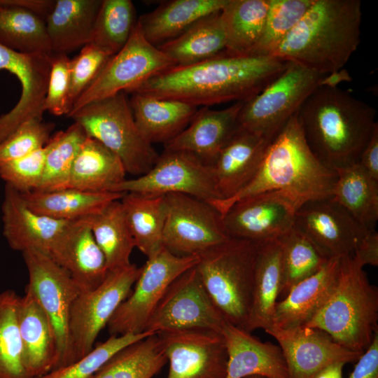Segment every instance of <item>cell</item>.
Instances as JSON below:
<instances>
[{
	"label": "cell",
	"mask_w": 378,
	"mask_h": 378,
	"mask_svg": "<svg viewBox=\"0 0 378 378\" xmlns=\"http://www.w3.org/2000/svg\"><path fill=\"white\" fill-rule=\"evenodd\" d=\"M48 145L0 164V178L20 192L34 191L41 180Z\"/></svg>",
	"instance_id": "cell-48"
},
{
	"label": "cell",
	"mask_w": 378,
	"mask_h": 378,
	"mask_svg": "<svg viewBox=\"0 0 378 378\" xmlns=\"http://www.w3.org/2000/svg\"><path fill=\"white\" fill-rule=\"evenodd\" d=\"M336 172L324 165L309 147L298 113L274 136L252 179L225 200L210 202L222 216L235 202L260 193L279 190L304 204L329 199Z\"/></svg>",
	"instance_id": "cell-2"
},
{
	"label": "cell",
	"mask_w": 378,
	"mask_h": 378,
	"mask_svg": "<svg viewBox=\"0 0 378 378\" xmlns=\"http://www.w3.org/2000/svg\"><path fill=\"white\" fill-rule=\"evenodd\" d=\"M19 298L13 290L0 293V378H31L22 360L17 318Z\"/></svg>",
	"instance_id": "cell-44"
},
{
	"label": "cell",
	"mask_w": 378,
	"mask_h": 378,
	"mask_svg": "<svg viewBox=\"0 0 378 378\" xmlns=\"http://www.w3.org/2000/svg\"><path fill=\"white\" fill-rule=\"evenodd\" d=\"M102 0H55L46 19L52 54H65L89 43Z\"/></svg>",
	"instance_id": "cell-32"
},
{
	"label": "cell",
	"mask_w": 378,
	"mask_h": 378,
	"mask_svg": "<svg viewBox=\"0 0 378 378\" xmlns=\"http://www.w3.org/2000/svg\"><path fill=\"white\" fill-rule=\"evenodd\" d=\"M358 162L372 178L378 181V126L375 127Z\"/></svg>",
	"instance_id": "cell-53"
},
{
	"label": "cell",
	"mask_w": 378,
	"mask_h": 378,
	"mask_svg": "<svg viewBox=\"0 0 378 378\" xmlns=\"http://www.w3.org/2000/svg\"><path fill=\"white\" fill-rule=\"evenodd\" d=\"M167 362L162 341L154 333L117 351L91 378H152Z\"/></svg>",
	"instance_id": "cell-40"
},
{
	"label": "cell",
	"mask_w": 378,
	"mask_h": 378,
	"mask_svg": "<svg viewBox=\"0 0 378 378\" xmlns=\"http://www.w3.org/2000/svg\"><path fill=\"white\" fill-rule=\"evenodd\" d=\"M377 321V288L352 255L341 257L334 290L306 326L321 329L342 346L363 354L378 331Z\"/></svg>",
	"instance_id": "cell-5"
},
{
	"label": "cell",
	"mask_w": 378,
	"mask_h": 378,
	"mask_svg": "<svg viewBox=\"0 0 378 378\" xmlns=\"http://www.w3.org/2000/svg\"><path fill=\"white\" fill-rule=\"evenodd\" d=\"M1 221L3 234L12 249L22 253L35 250L49 256L73 222L34 212L20 192L8 184L1 205Z\"/></svg>",
	"instance_id": "cell-21"
},
{
	"label": "cell",
	"mask_w": 378,
	"mask_h": 378,
	"mask_svg": "<svg viewBox=\"0 0 378 378\" xmlns=\"http://www.w3.org/2000/svg\"><path fill=\"white\" fill-rule=\"evenodd\" d=\"M228 0H170L143 14L137 23L145 38L158 47L204 17L220 12Z\"/></svg>",
	"instance_id": "cell-31"
},
{
	"label": "cell",
	"mask_w": 378,
	"mask_h": 378,
	"mask_svg": "<svg viewBox=\"0 0 378 378\" xmlns=\"http://www.w3.org/2000/svg\"><path fill=\"white\" fill-rule=\"evenodd\" d=\"M22 253L29 275L27 287L34 293L55 332L57 356L52 370L59 368L71 363L69 314L80 291L68 272L49 255L35 250Z\"/></svg>",
	"instance_id": "cell-13"
},
{
	"label": "cell",
	"mask_w": 378,
	"mask_h": 378,
	"mask_svg": "<svg viewBox=\"0 0 378 378\" xmlns=\"http://www.w3.org/2000/svg\"><path fill=\"white\" fill-rule=\"evenodd\" d=\"M69 66L67 55L52 54L44 108L54 115H67L71 109Z\"/></svg>",
	"instance_id": "cell-50"
},
{
	"label": "cell",
	"mask_w": 378,
	"mask_h": 378,
	"mask_svg": "<svg viewBox=\"0 0 378 378\" xmlns=\"http://www.w3.org/2000/svg\"><path fill=\"white\" fill-rule=\"evenodd\" d=\"M1 206H0V230H1Z\"/></svg>",
	"instance_id": "cell-58"
},
{
	"label": "cell",
	"mask_w": 378,
	"mask_h": 378,
	"mask_svg": "<svg viewBox=\"0 0 378 378\" xmlns=\"http://www.w3.org/2000/svg\"><path fill=\"white\" fill-rule=\"evenodd\" d=\"M272 140L237 127L211 164L218 200L231 198L248 184Z\"/></svg>",
	"instance_id": "cell-22"
},
{
	"label": "cell",
	"mask_w": 378,
	"mask_h": 378,
	"mask_svg": "<svg viewBox=\"0 0 378 378\" xmlns=\"http://www.w3.org/2000/svg\"><path fill=\"white\" fill-rule=\"evenodd\" d=\"M220 11L202 18L178 36L158 48L175 66L196 64L223 53L226 48V36Z\"/></svg>",
	"instance_id": "cell-35"
},
{
	"label": "cell",
	"mask_w": 378,
	"mask_h": 378,
	"mask_svg": "<svg viewBox=\"0 0 378 378\" xmlns=\"http://www.w3.org/2000/svg\"><path fill=\"white\" fill-rule=\"evenodd\" d=\"M345 363L342 362L330 364L320 370L312 378H344L343 368Z\"/></svg>",
	"instance_id": "cell-55"
},
{
	"label": "cell",
	"mask_w": 378,
	"mask_h": 378,
	"mask_svg": "<svg viewBox=\"0 0 378 378\" xmlns=\"http://www.w3.org/2000/svg\"><path fill=\"white\" fill-rule=\"evenodd\" d=\"M283 280L282 251L278 238L258 243L252 302L246 331L251 332L258 328L267 331L271 328Z\"/></svg>",
	"instance_id": "cell-30"
},
{
	"label": "cell",
	"mask_w": 378,
	"mask_h": 378,
	"mask_svg": "<svg viewBox=\"0 0 378 378\" xmlns=\"http://www.w3.org/2000/svg\"><path fill=\"white\" fill-rule=\"evenodd\" d=\"M17 318L27 372L31 378L45 374L57 360L56 338L49 319L27 286L19 298Z\"/></svg>",
	"instance_id": "cell-28"
},
{
	"label": "cell",
	"mask_w": 378,
	"mask_h": 378,
	"mask_svg": "<svg viewBox=\"0 0 378 378\" xmlns=\"http://www.w3.org/2000/svg\"><path fill=\"white\" fill-rule=\"evenodd\" d=\"M314 0H269L261 37L251 55H270L298 23Z\"/></svg>",
	"instance_id": "cell-45"
},
{
	"label": "cell",
	"mask_w": 378,
	"mask_h": 378,
	"mask_svg": "<svg viewBox=\"0 0 378 378\" xmlns=\"http://www.w3.org/2000/svg\"><path fill=\"white\" fill-rule=\"evenodd\" d=\"M295 226L329 259L353 255L368 230L330 198L304 204L296 212Z\"/></svg>",
	"instance_id": "cell-20"
},
{
	"label": "cell",
	"mask_w": 378,
	"mask_h": 378,
	"mask_svg": "<svg viewBox=\"0 0 378 378\" xmlns=\"http://www.w3.org/2000/svg\"><path fill=\"white\" fill-rule=\"evenodd\" d=\"M360 0H314L270 54L321 75L343 68L360 43Z\"/></svg>",
	"instance_id": "cell-4"
},
{
	"label": "cell",
	"mask_w": 378,
	"mask_h": 378,
	"mask_svg": "<svg viewBox=\"0 0 378 378\" xmlns=\"http://www.w3.org/2000/svg\"><path fill=\"white\" fill-rule=\"evenodd\" d=\"M221 334L227 352L225 378L260 375L266 378H288L279 346L262 342L251 332L225 321Z\"/></svg>",
	"instance_id": "cell-26"
},
{
	"label": "cell",
	"mask_w": 378,
	"mask_h": 378,
	"mask_svg": "<svg viewBox=\"0 0 378 378\" xmlns=\"http://www.w3.org/2000/svg\"><path fill=\"white\" fill-rule=\"evenodd\" d=\"M288 63L270 55L223 52L196 64L172 66L129 93L179 100L197 107L246 102L276 78Z\"/></svg>",
	"instance_id": "cell-1"
},
{
	"label": "cell",
	"mask_w": 378,
	"mask_h": 378,
	"mask_svg": "<svg viewBox=\"0 0 378 378\" xmlns=\"http://www.w3.org/2000/svg\"><path fill=\"white\" fill-rule=\"evenodd\" d=\"M50 257L68 272L80 292L97 288L108 272L85 218L71 223Z\"/></svg>",
	"instance_id": "cell-24"
},
{
	"label": "cell",
	"mask_w": 378,
	"mask_h": 378,
	"mask_svg": "<svg viewBox=\"0 0 378 378\" xmlns=\"http://www.w3.org/2000/svg\"><path fill=\"white\" fill-rule=\"evenodd\" d=\"M323 76L288 62L276 78L255 97L244 102L237 127L272 139L318 87Z\"/></svg>",
	"instance_id": "cell-8"
},
{
	"label": "cell",
	"mask_w": 378,
	"mask_h": 378,
	"mask_svg": "<svg viewBox=\"0 0 378 378\" xmlns=\"http://www.w3.org/2000/svg\"><path fill=\"white\" fill-rule=\"evenodd\" d=\"M68 117L115 153L126 173L139 176L150 170L158 154L139 130L124 92L91 102Z\"/></svg>",
	"instance_id": "cell-7"
},
{
	"label": "cell",
	"mask_w": 378,
	"mask_h": 378,
	"mask_svg": "<svg viewBox=\"0 0 378 378\" xmlns=\"http://www.w3.org/2000/svg\"><path fill=\"white\" fill-rule=\"evenodd\" d=\"M152 334L154 333L144 332L139 334L111 335L82 358L34 378H91L117 351Z\"/></svg>",
	"instance_id": "cell-46"
},
{
	"label": "cell",
	"mask_w": 378,
	"mask_h": 378,
	"mask_svg": "<svg viewBox=\"0 0 378 378\" xmlns=\"http://www.w3.org/2000/svg\"><path fill=\"white\" fill-rule=\"evenodd\" d=\"M352 255L362 267L378 266V233L375 229L368 230L360 239Z\"/></svg>",
	"instance_id": "cell-52"
},
{
	"label": "cell",
	"mask_w": 378,
	"mask_h": 378,
	"mask_svg": "<svg viewBox=\"0 0 378 378\" xmlns=\"http://www.w3.org/2000/svg\"><path fill=\"white\" fill-rule=\"evenodd\" d=\"M34 212L54 219L74 221L92 216L124 192H90L67 188L50 192H20Z\"/></svg>",
	"instance_id": "cell-34"
},
{
	"label": "cell",
	"mask_w": 378,
	"mask_h": 378,
	"mask_svg": "<svg viewBox=\"0 0 378 378\" xmlns=\"http://www.w3.org/2000/svg\"><path fill=\"white\" fill-rule=\"evenodd\" d=\"M282 251L284 280L281 294L318 272L330 260L296 226L278 238Z\"/></svg>",
	"instance_id": "cell-43"
},
{
	"label": "cell",
	"mask_w": 378,
	"mask_h": 378,
	"mask_svg": "<svg viewBox=\"0 0 378 378\" xmlns=\"http://www.w3.org/2000/svg\"><path fill=\"white\" fill-rule=\"evenodd\" d=\"M340 258H330L318 272L293 286L284 300L277 301L270 329L288 330L306 326L334 290Z\"/></svg>",
	"instance_id": "cell-27"
},
{
	"label": "cell",
	"mask_w": 378,
	"mask_h": 378,
	"mask_svg": "<svg viewBox=\"0 0 378 378\" xmlns=\"http://www.w3.org/2000/svg\"><path fill=\"white\" fill-rule=\"evenodd\" d=\"M112 192L183 194L208 203L218 200L211 165L186 152L164 150L144 174L125 179Z\"/></svg>",
	"instance_id": "cell-12"
},
{
	"label": "cell",
	"mask_w": 378,
	"mask_h": 378,
	"mask_svg": "<svg viewBox=\"0 0 378 378\" xmlns=\"http://www.w3.org/2000/svg\"><path fill=\"white\" fill-rule=\"evenodd\" d=\"M140 271L141 267L132 263L110 270L97 288L80 292L76 298L69 320L71 363L93 349L100 331L131 293Z\"/></svg>",
	"instance_id": "cell-10"
},
{
	"label": "cell",
	"mask_w": 378,
	"mask_h": 378,
	"mask_svg": "<svg viewBox=\"0 0 378 378\" xmlns=\"http://www.w3.org/2000/svg\"><path fill=\"white\" fill-rule=\"evenodd\" d=\"M10 2V0H0V8L5 5L8 4Z\"/></svg>",
	"instance_id": "cell-56"
},
{
	"label": "cell",
	"mask_w": 378,
	"mask_h": 378,
	"mask_svg": "<svg viewBox=\"0 0 378 378\" xmlns=\"http://www.w3.org/2000/svg\"><path fill=\"white\" fill-rule=\"evenodd\" d=\"M120 158L97 140L88 136L74 161L67 188L90 192H112L126 179Z\"/></svg>",
	"instance_id": "cell-33"
},
{
	"label": "cell",
	"mask_w": 378,
	"mask_h": 378,
	"mask_svg": "<svg viewBox=\"0 0 378 378\" xmlns=\"http://www.w3.org/2000/svg\"><path fill=\"white\" fill-rule=\"evenodd\" d=\"M120 202L135 247L148 258L158 253L164 248L165 196L125 192Z\"/></svg>",
	"instance_id": "cell-36"
},
{
	"label": "cell",
	"mask_w": 378,
	"mask_h": 378,
	"mask_svg": "<svg viewBox=\"0 0 378 378\" xmlns=\"http://www.w3.org/2000/svg\"><path fill=\"white\" fill-rule=\"evenodd\" d=\"M300 207L288 194L269 191L234 203L221 220L230 237L260 243L277 239L290 230Z\"/></svg>",
	"instance_id": "cell-16"
},
{
	"label": "cell",
	"mask_w": 378,
	"mask_h": 378,
	"mask_svg": "<svg viewBox=\"0 0 378 378\" xmlns=\"http://www.w3.org/2000/svg\"><path fill=\"white\" fill-rule=\"evenodd\" d=\"M224 323L194 266L169 284L144 332L207 329L221 332Z\"/></svg>",
	"instance_id": "cell-15"
},
{
	"label": "cell",
	"mask_w": 378,
	"mask_h": 378,
	"mask_svg": "<svg viewBox=\"0 0 378 378\" xmlns=\"http://www.w3.org/2000/svg\"><path fill=\"white\" fill-rule=\"evenodd\" d=\"M129 99L135 123L144 139L153 144H166L190 123L197 107L188 103L132 92Z\"/></svg>",
	"instance_id": "cell-29"
},
{
	"label": "cell",
	"mask_w": 378,
	"mask_h": 378,
	"mask_svg": "<svg viewBox=\"0 0 378 378\" xmlns=\"http://www.w3.org/2000/svg\"><path fill=\"white\" fill-rule=\"evenodd\" d=\"M111 57L94 45L88 43L76 57L70 59L69 98L71 108Z\"/></svg>",
	"instance_id": "cell-49"
},
{
	"label": "cell",
	"mask_w": 378,
	"mask_h": 378,
	"mask_svg": "<svg viewBox=\"0 0 378 378\" xmlns=\"http://www.w3.org/2000/svg\"><path fill=\"white\" fill-rule=\"evenodd\" d=\"M136 22L132 1L102 0L89 43L113 56L125 46Z\"/></svg>",
	"instance_id": "cell-42"
},
{
	"label": "cell",
	"mask_w": 378,
	"mask_h": 378,
	"mask_svg": "<svg viewBox=\"0 0 378 378\" xmlns=\"http://www.w3.org/2000/svg\"><path fill=\"white\" fill-rule=\"evenodd\" d=\"M174 66L168 56L145 38L136 22L125 46L106 62L75 101L69 114L91 102L119 92L129 93L147 80Z\"/></svg>",
	"instance_id": "cell-9"
},
{
	"label": "cell",
	"mask_w": 378,
	"mask_h": 378,
	"mask_svg": "<svg viewBox=\"0 0 378 378\" xmlns=\"http://www.w3.org/2000/svg\"><path fill=\"white\" fill-rule=\"evenodd\" d=\"M54 125L32 118L22 122L0 143V164L26 156L43 147L50 139Z\"/></svg>",
	"instance_id": "cell-47"
},
{
	"label": "cell",
	"mask_w": 378,
	"mask_h": 378,
	"mask_svg": "<svg viewBox=\"0 0 378 378\" xmlns=\"http://www.w3.org/2000/svg\"><path fill=\"white\" fill-rule=\"evenodd\" d=\"M244 102H234L220 110L209 107L197 110L188 126L164 144V150L188 153L211 165L236 130Z\"/></svg>",
	"instance_id": "cell-23"
},
{
	"label": "cell",
	"mask_w": 378,
	"mask_h": 378,
	"mask_svg": "<svg viewBox=\"0 0 378 378\" xmlns=\"http://www.w3.org/2000/svg\"><path fill=\"white\" fill-rule=\"evenodd\" d=\"M51 55L22 53L0 44V70L15 76L21 86L18 103L8 113L0 115V143L22 122L32 118L42 119Z\"/></svg>",
	"instance_id": "cell-18"
},
{
	"label": "cell",
	"mask_w": 378,
	"mask_h": 378,
	"mask_svg": "<svg viewBox=\"0 0 378 378\" xmlns=\"http://www.w3.org/2000/svg\"><path fill=\"white\" fill-rule=\"evenodd\" d=\"M198 255H176L164 247L141 267L132 292L107 324L111 335L144 332L147 322L169 284L196 265Z\"/></svg>",
	"instance_id": "cell-11"
},
{
	"label": "cell",
	"mask_w": 378,
	"mask_h": 378,
	"mask_svg": "<svg viewBox=\"0 0 378 378\" xmlns=\"http://www.w3.org/2000/svg\"><path fill=\"white\" fill-rule=\"evenodd\" d=\"M258 243L232 238L200 254L202 283L225 321L245 329L253 295Z\"/></svg>",
	"instance_id": "cell-6"
},
{
	"label": "cell",
	"mask_w": 378,
	"mask_h": 378,
	"mask_svg": "<svg viewBox=\"0 0 378 378\" xmlns=\"http://www.w3.org/2000/svg\"><path fill=\"white\" fill-rule=\"evenodd\" d=\"M52 0H10L0 8V44L22 53L52 55L46 19Z\"/></svg>",
	"instance_id": "cell-25"
},
{
	"label": "cell",
	"mask_w": 378,
	"mask_h": 378,
	"mask_svg": "<svg viewBox=\"0 0 378 378\" xmlns=\"http://www.w3.org/2000/svg\"><path fill=\"white\" fill-rule=\"evenodd\" d=\"M285 358L288 378H312L326 366L338 362H357L363 354L337 343L325 331L309 326L288 330L270 329Z\"/></svg>",
	"instance_id": "cell-19"
},
{
	"label": "cell",
	"mask_w": 378,
	"mask_h": 378,
	"mask_svg": "<svg viewBox=\"0 0 378 378\" xmlns=\"http://www.w3.org/2000/svg\"><path fill=\"white\" fill-rule=\"evenodd\" d=\"M85 218L105 256L108 271L130 265L135 245L120 200L109 202L99 212Z\"/></svg>",
	"instance_id": "cell-39"
},
{
	"label": "cell",
	"mask_w": 378,
	"mask_h": 378,
	"mask_svg": "<svg viewBox=\"0 0 378 378\" xmlns=\"http://www.w3.org/2000/svg\"><path fill=\"white\" fill-rule=\"evenodd\" d=\"M269 0H228L220 11L225 36V52L251 55L265 25Z\"/></svg>",
	"instance_id": "cell-38"
},
{
	"label": "cell",
	"mask_w": 378,
	"mask_h": 378,
	"mask_svg": "<svg viewBox=\"0 0 378 378\" xmlns=\"http://www.w3.org/2000/svg\"><path fill=\"white\" fill-rule=\"evenodd\" d=\"M164 196L163 245L172 253L200 255L230 238L220 214L209 203L183 194Z\"/></svg>",
	"instance_id": "cell-14"
},
{
	"label": "cell",
	"mask_w": 378,
	"mask_h": 378,
	"mask_svg": "<svg viewBox=\"0 0 378 378\" xmlns=\"http://www.w3.org/2000/svg\"><path fill=\"white\" fill-rule=\"evenodd\" d=\"M337 178L330 198L362 226L375 229L378 220V181L358 164L335 169Z\"/></svg>",
	"instance_id": "cell-37"
},
{
	"label": "cell",
	"mask_w": 378,
	"mask_h": 378,
	"mask_svg": "<svg viewBox=\"0 0 378 378\" xmlns=\"http://www.w3.org/2000/svg\"><path fill=\"white\" fill-rule=\"evenodd\" d=\"M157 334L169 363L167 378H225L228 358L221 332L186 329Z\"/></svg>",
	"instance_id": "cell-17"
},
{
	"label": "cell",
	"mask_w": 378,
	"mask_h": 378,
	"mask_svg": "<svg viewBox=\"0 0 378 378\" xmlns=\"http://www.w3.org/2000/svg\"><path fill=\"white\" fill-rule=\"evenodd\" d=\"M352 77L349 71L345 69L331 72L322 77L318 86H326L329 88H337V85L343 82H351Z\"/></svg>",
	"instance_id": "cell-54"
},
{
	"label": "cell",
	"mask_w": 378,
	"mask_h": 378,
	"mask_svg": "<svg viewBox=\"0 0 378 378\" xmlns=\"http://www.w3.org/2000/svg\"><path fill=\"white\" fill-rule=\"evenodd\" d=\"M244 378H266V377L260 376V375H251V376L245 377Z\"/></svg>",
	"instance_id": "cell-57"
},
{
	"label": "cell",
	"mask_w": 378,
	"mask_h": 378,
	"mask_svg": "<svg viewBox=\"0 0 378 378\" xmlns=\"http://www.w3.org/2000/svg\"><path fill=\"white\" fill-rule=\"evenodd\" d=\"M86 137L84 130L76 122L50 137L47 144L43 176L34 191L50 192L67 188L74 161Z\"/></svg>",
	"instance_id": "cell-41"
},
{
	"label": "cell",
	"mask_w": 378,
	"mask_h": 378,
	"mask_svg": "<svg viewBox=\"0 0 378 378\" xmlns=\"http://www.w3.org/2000/svg\"><path fill=\"white\" fill-rule=\"evenodd\" d=\"M349 378H378V331L358 360Z\"/></svg>",
	"instance_id": "cell-51"
},
{
	"label": "cell",
	"mask_w": 378,
	"mask_h": 378,
	"mask_svg": "<svg viewBox=\"0 0 378 378\" xmlns=\"http://www.w3.org/2000/svg\"><path fill=\"white\" fill-rule=\"evenodd\" d=\"M305 140L326 167L358 162L376 127V110L338 88L318 86L298 111Z\"/></svg>",
	"instance_id": "cell-3"
}]
</instances>
